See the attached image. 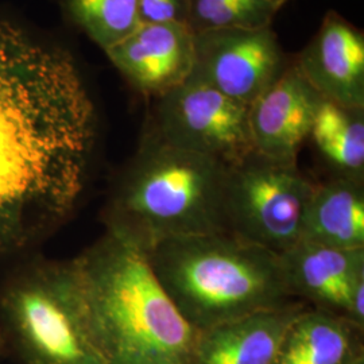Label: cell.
Segmentation results:
<instances>
[{"mask_svg":"<svg viewBox=\"0 0 364 364\" xmlns=\"http://www.w3.org/2000/svg\"><path fill=\"white\" fill-rule=\"evenodd\" d=\"M95 138L69 55L0 21V260L26 257L70 216Z\"/></svg>","mask_w":364,"mask_h":364,"instance_id":"cell-1","label":"cell"},{"mask_svg":"<svg viewBox=\"0 0 364 364\" xmlns=\"http://www.w3.org/2000/svg\"><path fill=\"white\" fill-rule=\"evenodd\" d=\"M73 260L92 336L105 364H188L197 332L144 250L105 231Z\"/></svg>","mask_w":364,"mask_h":364,"instance_id":"cell-2","label":"cell"},{"mask_svg":"<svg viewBox=\"0 0 364 364\" xmlns=\"http://www.w3.org/2000/svg\"><path fill=\"white\" fill-rule=\"evenodd\" d=\"M230 166L144 135L105 205L107 230L144 252L170 239L227 232Z\"/></svg>","mask_w":364,"mask_h":364,"instance_id":"cell-3","label":"cell"},{"mask_svg":"<svg viewBox=\"0 0 364 364\" xmlns=\"http://www.w3.org/2000/svg\"><path fill=\"white\" fill-rule=\"evenodd\" d=\"M146 254L196 331L293 299L279 255L230 232L170 239Z\"/></svg>","mask_w":364,"mask_h":364,"instance_id":"cell-4","label":"cell"},{"mask_svg":"<svg viewBox=\"0 0 364 364\" xmlns=\"http://www.w3.org/2000/svg\"><path fill=\"white\" fill-rule=\"evenodd\" d=\"M18 260L0 282V358L14 364H105L73 260Z\"/></svg>","mask_w":364,"mask_h":364,"instance_id":"cell-5","label":"cell"},{"mask_svg":"<svg viewBox=\"0 0 364 364\" xmlns=\"http://www.w3.org/2000/svg\"><path fill=\"white\" fill-rule=\"evenodd\" d=\"M313 186L297 165L274 162L254 151L230 168L227 232L277 255L284 254L301 242Z\"/></svg>","mask_w":364,"mask_h":364,"instance_id":"cell-6","label":"cell"},{"mask_svg":"<svg viewBox=\"0 0 364 364\" xmlns=\"http://www.w3.org/2000/svg\"><path fill=\"white\" fill-rule=\"evenodd\" d=\"M248 108L189 76L158 99L151 130L168 144L231 168L254 153Z\"/></svg>","mask_w":364,"mask_h":364,"instance_id":"cell-7","label":"cell"},{"mask_svg":"<svg viewBox=\"0 0 364 364\" xmlns=\"http://www.w3.org/2000/svg\"><path fill=\"white\" fill-rule=\"evenodd\" d=\"M287 65L272 27L195 34L191 76L248 107L281 77Z\"/></svg>","mask_w":364,"mask_h":364,"instance_id":"cell-8","label":"cell"},{"mask_svg":"<svg viewBox=\"0 0 364 364\" xmlns=\"http://www.w3.org/2000/svg\"><path fill=\"white\" fill-rule=\"evenodd\" d=\"M321 99L297 65L289 64L281 77L248 108L254 151L274 162L297 165Z\"/></svg>","mask_w":364,"mask_h":364,"instance_id":"cell-9","label":"cell"},{"mask_svg":"<svg viewBox=\"0 0 364 364\" xmlns=\"http://www.w3.org/2000/svg\"><path fill=\"white\" fill-rule=\"evenodd\" d=\"M193 39L186 23H141L105 52L136 91L159 99L192 75Z\"/></svg>","mask_w":364,"mask_h":364,"instance_id":"cell-10","label":"cell"},{"mask_svg":"<svg viewBox=\"0 0 364 364\" xmlns=\"http://www.w3.org/2000/svg\"><path fill=\"white\" fill-rule=\"evenodd\" d=\"M323 99L364 109V37L338 14L328 13L294 63Z\"/></svg>","mask_w":364,"mask_h":364,"instance_id":"cell-11","label":"cell"},{"mask_svg":"<svg viewBox=\"0 0 364 364\" xmlns=\"http://www.w3.org/2000/svg\"><path fill=\"white\" fill-rule=\"evenodd\" d=\"M290 296L347 318L364 284V248L328 247L301 240L279 255Z\"/></svg>","mask_w":364,"mask_h":364,"instance_id":"cell-12","label":"cell"},{"mask_svg":"<svg viewBox=\"0 0 364 364\" xmlns=\"http://www.w3.org/2000/svg\"><path fill=\"white\" fill-rule=\"evenodd\" d=\"M304 309L290 301L198 331L188 364H274L287 329Z\"/></svg>","mask_w":364,"mask_h":364,"instance_id":"cell-13","label":"cell"},{"mask_svg":"<svg viewBox=\"0 0 364 364\" xmlns=\"http://www.w3.org/2000/svg\"><path fill=\"white\" fill-rule=\"evenodd\" d=\"M362 332L343 316L305 308L287 329L274 364H364Z\"/></svg>","mask_w":364,"mask_h":364,"instance_id":"cell-14","label":"cell"},{"mask_svg":"<svg viewBox=\"0 0 364 364\" xmlns=\"http://www.w3.org/2000/svg\"><path fill=\"white\" fill-rule=\"evenodd\" d=\"M301 240L328 247L364 248L363 182L335 177L314 183Z\"/></svg>","mask_w":364,"mask_h":364,"instance_id":"cell-15","label":"cell"},{"mask_svg":"<svg viewBox=\"0 0 364 364\" xmlns=\"http://www.w3.org/2000/svg\"><path fill=\"white\" fill-rule=\"evenodd\" d=\"M364 109L347 108L321 99L311 136L336 177L363 182Z\"/></svg>","mask_w":364,"mask_h":364,"instance_id":"cell-16","label":"cell"},{"mask_svg":"<svg viewBox=\"0 0 364 364\" xmlns=\"http://www.w3.org/2000/svg\"><path fill=\"white\" fill-rule=\"evenodd\" d=\"M139 0H68L73 21L103 50L129 37L141 25Z\"/></svg>","mask_w":364,"mask_h":364,"instance_id":"cell-17","label":"cell"},{"mask_svg":"<svg viewBox=\"0 0 364 364\" xmlns=\"http://www.w3.org/2000/svg\"><path fill=\"white\" fill-rule=\"evenodd\" d=\"M277 9L269 0H186V23L197 34L224 28L272 27Z\"/></svg>","mask_w":364,"mask_h":364,"instance_id":"cell-18","label":"cell"},{"mask_svg":"<svg viewBox=\"0 0 364 364\" xmlns=\"http://www.w3.org/2000/svg\"><path fill=\"white\" fill-rule=\"evenodd\" d=\"M138 16L147 25L186 23V0H139Z\"/></svg>","mask_w":364,"mask_h":364,"instance_id":"cell-19","label":"cell"},{"mask_svg":"<svg viewBox=\"0 0 364 364\" xmlns=\"http://www.w3.org/2000/svg\"><path fill=\"white\" fill-rule=\"evenodd\" d=\"M269 1L273 4L277 10H279V9H282L287 4L289 0H269Z\"/></svg>","mask_w":364,"mask_h":364,"instance_id":"cell-20","label":"cell"}]
</instances>
